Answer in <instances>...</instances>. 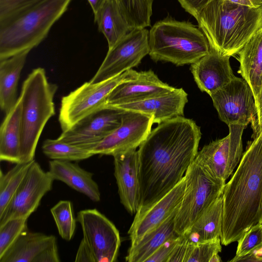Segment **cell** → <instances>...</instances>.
<instances>
[{
  "mask_svg": "<svg viewBox=\"0 0 262 262\" xmlns=\"http://www.w3.org/2000/svg\"><path fill=\"white\" fill-rule=\"evenodd\" d=\"M257 115L254 122L252 124L255 136L262 131V84L259 93L256 99Z\"/></svg>",
  "mask_w": 262,
  "mask_h": 262,
  "instance_id": "60d3db41",
  "label": "cell"
},
{
  "mask_svg": "<svg viewBox=\"0 0 262 262\" xmlns=\"http://www.w3.org/2000/svg\"><path fill=\"white\" fill-rule=\"evenodd\" d=\"M201 138L200 127L183 116L151 130L138 150L139 208L163 197L183 179L198 154Z\"/></svg>",
  "mask_w": 262,
  "mask_h": 262,
  "instance_id": "6da1fadb",
  "label": "cell"
},
{
  "mask_svg": "<svg viewBox=\"0 0 262 262\" xmlns=\"http://www.w3.org/2000/svg\"><path fill=\"white\" fill-rule=\"evenodd\" d=\"M237 242L235 257L243 256L262 249V224L252 227Z\"/></svg>",
  "mask_w": 262,
  "mask_h": 262,
  "instance_id": "e575fe53",
  "label": "cell"
},
{
  "mask_svg": "<svg viewBox=\"0 0 262 262\" xmlns=\"http://www.w3.org/2000/svg\"><path fill=\"white\" fill-rule=\"evenodd\" d=\"M49 166L48 171L55 180L66 183L93 202L100 201L99 186L93 179V173L69 161L52 160Z\"/></svg>",
  "mask_w": 262,
  "mask_h": 262,
  "instance_id": "44dd1931",
  "label": "cell"
},
{
  "mask_svg": "<svg viewBox=\"0 0 262 262\" xmlns=\"http://www.w3.org/2000/svg\"><path fill=\"white\" fill-rule=\"evenodd\" d=\"M221 244L237 241L252 227L262 224V134L244 153L222 193Z\"/></svg>",
  "mask_w": 262,
  "mask_h": 262,
  "instance_id": "7a4b0ae2",
  "label": "cell"
},
{
  "mask_svg": "<svg viewBox=\"0 0 262 262\" xmlns=\"http://www.w3.org/2000/svg\"><path fill=\"white\" fill-rule=\"evenodd\" d=\"M179 208L162 224L145 234L138 244L129 247L125 257L126 261L146 262L165 242L180 235L174 229L175 218Z\"/></svg>",
  "mask_w": 262,
  "mask_h": 262,
  "instance_id": "d4e9b609",
  "label": "cell"
},
{
  "mask_svg": "<svg viewBox=\"0 0 262 262\" xmlns=\"http://www.w3.org/2000/svg\"><path fill=\"white\" fill-rule=\"evenodd\" d=\"M60 261L56 241L41 253L36 258L35 262H59Z\"/></svg>",
  "mask_w": 262,
  "mask_h": 262,
  "instance_id": "ab89813d",
  "label": "cell"
},
{
  "mask_svg": "<svg viewBox=\"0 0 262 262\" xmlns=\"http://www.w3.org/2000/svg\"><path fill=\"white\" fill-rule=\"evenodd\" d=\"M210 50L202 30L188 21L168 17L157 21L149 31L148 55L156 62L191 64Z\"/></svg>",
  "mask_w": 262,
  "mask_h": 262,
  "instance_id": "8992f818",
  "label": "cell"
},
{
  "mask_svg": "<svg viewBox=\"0 0 262 262\" xmlns=\"http://www.w3.org/2000/svg\"><path fill=\"white\" fill-rule=\"evenodd\" d=\"M238 54L240 63L238 73L251 87L256 100L262 84V28Z\"/></svg>",
  "mask_w": 262,
  "mask_h": 262,
  "instance_id": "7402d4cb",
  "label": "cell"
},
{
  "mask_svg": "<svg viewBox=\"0 0 262 262\" xmlns=\"http://www.w3.org/2000/svg\"><path fill=\"white\" fill-rule=\"evenodd\" d=\"M92 8L94 14L96 13L107 0H87Z\"/></svg>",
  "mask_w": 262,
  "mask_h": 262,
  "instance_id": "f6af8a7d",
  "label": "cell"
},
{
  "mask_svg": "<svg viewBox=\"0 0 262 262\" xmlns=\"http://www.w3.org/2000/svg\"><path fill=\"white\" fill-rule=\"evenodd\" d=\"M50 211L60 236L66 241H70L74 235L77 221L72 202L67 200L60 201Z\"/></svg>",
  "mask_w": 262,
  "mask_h": 262,
  "instance_id": "1f68e13d",
  "label": "cell"
},
{
  "mask_svg": "<svg viewBox=\"0 0 262 262\" xmlns=\"http://www.w3.org/2000/svg\"><path fill=\"white\" fill-rule=\"evenodd\" d=\"M221 261L219 254L214 255L210 259V262H220Z\"/></svg>",
  "mask_w": 262,
  "mask_h": 262,
  "instance_id": "bcb514c9",
  "label": "cell"
},
{
  "mask_svg": "<svg viewBox=\"0 0 262 262\" xmlns=\"http://www.w3.org/2000/svg\"><path fill=\"white\" fill-rule=\"evenodd\" d=\"M180 236V235L165 242L146 260V262H168L179 241Z\"/></svg>",
  "mask_w": 262,
  "mask_h": 262,
  "instance_id": "8d00e7d4",
  "label": "cell"
},
{
  "mask_svg": "<svg viewBox=\"0 0 262 262\" xmlns=\"http://www.w3.org/2000/svg\"><path fill=\"white\" fill-rule=\"evenodd\" d=\"M56 241L54 235L31 232L28 228L0 257V262H35L41 253Z\"/></svg>",
  "mask_w": 262,
  "mask_h": 262,
  "instance_id": "cb8c5ba5",
  "label": "cell"
},
{
  "mask_svg": "<svg viewBox=\"0 0 262 262\" xmlns=\"http://www.w3.org/2000/svg\"><path fill=\"white\" fill-rule=\"evenodd\" d=\"M223 201L221 195L208 207L183 234L188 241L196 243L222 234Z\"/></svg>",
  "mask_w": 262,
  "mask_h": 262,
  "instance_id": "4316f807",
  "label": "cell"
},
{
  "mask_svg": "<svg viewBox=\"0 0 262 262\" xmlns=\"http://www.w3.org/2000/svg\"><path fill=\"white\" fill-rule=\"evenodd\" d=\"M124 111L118 107L105 105L70 129L62 132L57 139L90 151L121 124Z\"/></svg>",
  "mask_w": 262,
  "mask_h": 262,
  "instance_id": "9a60e30c",
  "label": "cell"
},
{
  "mask_svg": "<svg viewBox=\"0 0 262 262\" xmlns=\"http://www.w3.org/2000/svg\"><path fill=\"white\" fill-rule=\"evenodd\" d=\"M186 186L185 176L163 197L152 204L138 209L128 230L130 246H135L147 233L162 224L182 202Z\"/></svg>",
  "mask_w": 262,
  "mask_h": 262,
  "instance_id": "e0dca14e",
  "label": "cell"
},
{
  "mask_svg": "<svg viewBox=\"0 0 262 262\" xmlns=\"http://www.w3.org/2000/svg\"><path fill=\"white\" fill-rule=\"evenodd\" d=\"M28 219H13L0 226V257L5 254L20 234L28 229Z\"/></svg>",
  "mask_w": 262,
  "mask_h": 262,
  "instance_id": "d6a6232c",
  "label": "cell"
},
{
  "mask_svg": "<svg viewBox=\"0 0 262 262\" xmlns=\"http://www.w3.org/2000/svg\"><path fill=\"white\" fill-rule=\"evenodd\" d=\"M57 89L56 84L48 81L42 68L34 69L24 81L20 95L22 99L20 162L34 160L44 127L55 114L53 100Z\"/></svg>",
  "mask_w": 262,
  "mask_h": 262,
  "instance_id": "5b68a950",
  "label": "cell"
},
{
  "mask_svg": "<svg viewBox=\"0 0 262 262\" xmlns=\"http://www.w3.org/2000/svg\"><path fill=\"white\" fill-rule=\"evenodd\" d=\"M42 149L44 154L52 160L79 161L94 156L87 149L58 139L46 140Z\"/></svg>",
  "mask_w": 262,
  "mask_h": 262,
  "instance_id": "4dcf8cb0",
  "label": "cell"
},
{
  "mask_svg": "<svg viewBox=\"0 0 262 262\" xmlns=\"http://www.w3.org/2000/svg\"><path fill=\"white\" fill-rule=\"evenodd\" d=\"M43 0H0V24L6 22Z\"/></svg>",
  "mask_w": 262,
  "mask_h": 262,
  "instance_id": "d590c367",
  "label": "cell"
},
{
  "mask_svg": "<svg viewBox=\"0 0 262 262\" xmlns=\"http://www.w3.org/2000/svg\"><path fill=\"white\" fill-rule=\"evenodd\" d=\"M225 137L205 145L195 159L214 179L225 183L243 156L242 135L246 126L230 124Z\"/></svg>",
  "mask_w": 262,
  "mask_h": 262,
  "instance_id": "30bf717a",
  "label": "cell"
},
{
  "mask_svg": "<svg viewBox=\"0 0 262 262\" xmlns=\"http://www.w3.org/2000/svg\"><path fill=\"white\" fill-rule=\"evenodd\" d=\"M230 57L210 49L208 54L191 64V72L202 92L210 95L235 77L230 66Z\"/></svg>",
  "mask_w": 262,
  "mask_h": 262,
  "instance_id": "ac0fdd59",
  "label": "cell"
},
{
  "mask_svg": "<svg viewBox=\"0 0 262 262\" xmlns=\"http://www.w3.org/2000/svg\"><path fill=\"white\" fill-rule=\"evenodd\" d=\"M55 180L34 160L25 177L8 204L0 215V226L18 217L29 218L40 205L43 196L52 189Z\"/></svg>",
  "mask_w": 262,
  "mask_h": 262,
  "instance_id": "4fadbf2b",
  "label": "cell"
},
{
  "mask_svg": "<svg viewBox=\"0 0 262 262\" xmlns=\"http://www.w3.org/2000/svg\"><path fill=\"white\" fill-rule=\"evenodd\" d=\"M94 15L99 31L107 40L108 49L133 30L115 0H107Z\"/></svg>",
  "mask_w": 262,
  "mask_h": 262,
  "instance_id": "83f0119b",
  "label": "cell"
},
{
  "mask_svg": "<svg viewBox=\"0 0 262 262\" xmlns=\"http://www.w3.org/2000/svg\"><path fill=\"white\" fill-rule=\"evenodd\" d=\"M189 242V250L186 262H210L214 255L221 251L220 237L196 243Z\"/></svg>",
  "mask_w": 262,
  "mask_h": 262,
  "instance_id": "836d02e7",
  "label": "cell"
},
{
  "mask_svg": "<svg viewBox=\"0 0 262 262\" xmlns=\"http://www.w3.org/2000/svg\"><path fill=\"white\" fill-rule=\"evenodd\" d=\"M174 89L161 80L151 70L138 72L131 69L126 71L123 79L109 94L105 106L117 107L139 102Z\"/></svg>",
  "mask_w": 262,
  "mask_h": 262,
  "instance_id": "2e32d148",
  "label": "cell"
},
{
  "mask_svg": "<svg viewBox=\"0 0 262 262\" xmlns=\"http://www.w3.org/2000/svg\"><path fill=\"white\" fill-rule=\"evenodd\" d=\"M154 124L152 117L124 110L121 124L91 149L94 155L114 156L137 149L145 140Z\"/></svg>",
  "mask_w": 262,
  "mask_h": 262,
  "instance_id": "5bb4252c",
  "label": "cell"
},
{
  "mask_svg": "<svg viewBox=\"0 0 262 262\" xmlns=\"http://www.w3.org/2000/svg\"><path fill=\"white\" fill-rule=\"evenodd\" d=\"M186 186L175 218L179 235L188 230L202 213L222 195L226 183L216 180L195 159L185 174Z\"/></svg>",
  "mask_w": 262,
  "mask_h": 262,
  "instance_id": "52a82bcc",
  "label": "cell"
},
{
  "mask_svg": "<svg viewBox=\"0 0 262 262\" xmlns=\"http://www.w3.org/2000/svg\"><path fill=\"white\" fill-rule=\"evenodd\" d=\"M261 133V134H262V131H261V133ZM260 133H259V134H260Z\"/></svg>",
  "mask_w": 262,
  "mask_h": 262,
  "instance_id": "7dc6e473",
  "label": "cell"
},
{
  "mask_svg": "<svg viewBox=\"0 0 262 262\" xmlns=\"http://www.w3.org/2000/svg\"><path fill=\"white\" fill-rule=\"evenodd\" d=\"M259 250L249 253L241 257H234L230 261H262V255L259 256L257 252Z\"/></svg>",
  "mask_w": 262,
  "mask_h": 262,
  "instance_id": "7bdbcfd3",
  "label": "cell"
},
{
  "mask_svg": "<svg viewBox=\"0 0 262 262\" xmlns=\"http://www.w3.org/2000/svg\"><path fill=\"white\" fill-rule=\"evenodd\" d=\"M125 75L126 71L99 82H85L63 97L59 114L62 132L70 129L85 117L105 106L109 94Z\"/></svg>",
  "mask_w": 262,
  "mask_h": 262,
  "instance_id": "ba28073f",
  "label": "cell"
},
{
  "mask_svg": "<svg viewBox=\"0 0 262 262\" xmlns=\"http://www.w3.org/2000/svg\"><path fill=\"white\" fill-rule=\"evenodd\" d=\"M211 0H178L186 11L195 18L200 11Z\"/></svg>",
  "mask_w": 262,
  "mask_h": 262,
  "instance_id": "f35d334b",
  "label": "cell"
},
{
  "mask_svg": "<svg viewBox=\"0 0 262 262\" xmlns=\"http://www.w3.org/2000/svg\"><path fill=\"white\" fill-rule=\"evenodd\" d=\"M115 1L132 29L150 26L154 0Z\"/></svg>",
  "mask_w": 262,
  "mask_h": 262,
  "instance_id": "f1b7e54d",
  "label": "cell"
},
{
  "mask_svg": "<svg viewBox=\"0 0 262 262\" xmlns=\"http://www.w3.org/2000/svg\"><path fill=\"white\" fill-rule=\"evenodd\" d=\"M220 119L228 125L253 124L256 117V100L249 84L235 77L210 95Z\"/></svg>",
  "mask_w": 262,
  "mask_h": 262,
  "instance_id": "7c38bea8",
  "label": "cell"
},
{
  "mask_svg": "<svg viewBox=\"0 0 262 262\" xmlns=\"http://www.w3.org/2000/svg\"><path fill=\"white\" fill-rule=\"evenodd\" d=\"M196 19L210 49L232 56L262 28V7L251 8L227 0H211Z\"/></svg>",
  "mask_w": 262,
  "mask_h": 262,
  "instance_id": "3957f363",
  "label": "cell"
},
{
  "mask_svg": "<svg viewBox=\"0 0 262 262\" xmlns=\"http://www.w3.org/2000/svg\"><path fill=\"white\" fill-rule=\"evenodd\" d=\"M75 261L95 262L91 251L82 239L78 249Z\"/></svg>",
  "mask_w": 262,
  "mask_h": 262,
  "instance_id": "b9f144b4",
  "label": "cell"
},
{
  "mask_svg": "<svg viewBox=\"0 0 262 262\" xmlns=\"http://www.w3.org/2000/svg\"><path fill=\"white\" fill-rule=\"evenodd\" d=\"M30 51H25L0 60V106L7 114L17 99V85L21 70Z\"/></svg>",
  "mask_w": 262,
  "mask_h": 262,
  "instance_id": "484cf974",
  "label": "cell"
},
{
  "mask_svg": "<svg viewBox=\"0 0 262 262\" xmlns=\"http://www.w3.org/2000/svg\"><path fill=\"white\" fill-rule=\"evenodd\" d=\"M188 94L182 88L146 100L119 105L116 107L151 116L158 124L172 118L183 116Z\"/></svg>",
  "mask_w": 262,
  "mask_h": 262,
  "instance_id": "ffe728a7",
  "label": "cell"
},
{
  "mask_svg": "<svg viewBox=\"0 0 262 262\" xmlns=\"http://www.w3.org/2000/svg\"><path fill=\"white\" fill-rule=\"evenodd\" d=\"M33 161L16 164L6 173L1 170L0 215L4 212L10 203Z\"/></svg>",
  "mask_w": 262,
  "mask_h": 262,
  "instance_id": "f546056e",
  "label": "cell"
},
{
  "mask_svg": "<svg viewBox=\"0 0 262 262\" xmlns=\"http://www.w3.org/2000/svg\"><path fill=\"white\" fill-rule=\"evenodd\" d=\"M231 2L251 8L262 7V0H227Z\"/></svg>",
  "mask_w": 262,
  "mask_h": 262,
  "instance_id": "ee69618b",
  "label": "cell"
},
{
  "mask_svg": "<svg viewBox=\"0 0 262 262\" xmlns=\"http://www.w3.org/2000/svg\"><path fill=\"white\" fill-rule=\"evenodd\" d=\"M190 242L183 235L170 255L168 262H186L188 254Z\"/></svg>",
  "mask_w": 262,
  "mask_h": 262,
  "instance_id": "74e56055",
  "label": "cell"
},
{
  "mask_svg": "<svg viewBox=\"0 0 262 262\" xmlns=\"http://www.w3.org/2000/svg\"><path fill=\"white\" fill-rule=\"evenodd\" d=\"M114 157V176L120 202L131 214L139 208V183L138 150L136 149Z\"/></svg>",
  "mask_w": 262,
  "mask_h": 262,
  "instance_id": "d6986e66",
  "label": "cell"
},
{
  "mask_svg": "<svg viewBox=\"0 0 262 262\" xmlns=\"http://www.w3.org/2000/svg\"><path fill=\"white\" fill-rule=\"evenodd\" d=\"M20 96L6 114L0 128V160L12 163L20 162L21 112Z\"/></svg>",
  "mask_w": 262,
  "mask_h": 262,
  "instance_id": "603a6c76",
  "label": "cell"
},
{
  "mask_svg": "<svg viewBox=\"0 0 262 262\" xmlns=\"http://www.w3.org/2000/svg\"><path fill=\"white\" fill-rule=\"evenodd\" d=\"M76 220L82 228V239L91 251L95 261H116L121 238L114 224L96 209L80 211Z\"/></svg>",
  "mask_w": 262,
  "mask_h": 262,
  "instance_id": "8fae6325",
  "label": "cell"
},
{
  "mask_svg": "<svg viewBox=\"0 0 262 262\" xmlns=\"http://www.w3.org/2000/svg\"><path fill=\"white\" fill-rule=\"evenodd\" d=\"M72 0H43L0 24V60L31 51L47 36Z\"/></svg>",
  "mask_w": 262,
  "mask_h": 262,
  "instance_id": "277c9868",
  "label": "cell"
},
{
  "mask_svg": "<svg viewBox=\"0 0 262 262\" xmlns=\"http://www.w3.org/2000/svg\"><path fill=\"white\" fill-rule=\"evenodd\" d=\"M148 53V30L145 28L133 29L108 49L90 82L103 81L137 67Z\"/></svg>",
  "mask_w": 262,
  "mask_h": 262,
  "instance_id": "9c48e42d",
  "label": "cell"
}]
</instances>
